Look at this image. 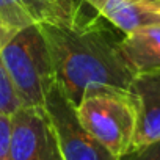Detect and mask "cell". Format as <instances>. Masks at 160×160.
Masks as SVG:
<instances>
[{
  "mask_svg": "<svg viewBox=\"0 0 160 160\" xmlns=\"http://www.w3.org/2000/svg\"><path fill=\"white\" fill-rule=\"evenodd\" d=\"M129 91L137 108V127L132 144L133 152L160 141V72L135 75Z\"/></svg>",
  "mask_w": 160,
  "mask_h": 160,
  "instance_id": "cell-6",
  "label": "cell"
},
{
  "mask_svg": "<svg viewBox=\"0 0 160 160\" xmlns=\"http://www.w3.org/2000/svg\"><path fill=\"white\" fill-rule=\"evenodd\" d=\"M11 122L13 160H64L46 107H22Z\"/></svg>",
  "mask_w": 160,
  "mask_h": 160,
  "instance_id": "cell-5",
  "label": "cell"
},
{
  "mask_svg": "<svg viewBox=\"0 0 160 160\" xmlns=\"http://www.w3.org/2000/svg\"><path fill=\"white\" fill-rule=\"evenodd\" d=\"M129 160H160V141L148 144L127 155Z\"/></svg>",
  "mask_w": 160,
  "mask_h": 160,
  "instance_id": "cell-13",
  "label": "cell"
},
{
  "mask_svg": "<svg viewBox=\"0 0 160 160\" xmlns=\"http://www.w3.org/2000/svg\"><path fill=\"white\" fill-rule=\"evenodd\" d=\"M11 116L0 115V160L11 158Z\"/></svg>",
  "mask_w": 160,
  "mask_h": 160,
  "instance_id": "cell-12",
  "label": "cell"
},
{
  "mask_svg": "<svg viewBox=\"0 0 160 160\" xmlns=\"http://www.w3.org/2000/svg\"><path fill=\"white\" fill-rule=\"evenodd\" d=\"M119 46L126 63L135 75L160 72V25L124 35Z\"/></svg>",
  "mask_w": 160,
  "mask_h": 160,
  "instance_id": "cell-8",
  "label": "cell"
},
{
  "mask_svg": "<svg viewBox=\"0 0 160 160\" xmlns=\"http://www.w3.org/2000/svg\"><path fill=\"white\" fill-rule=\"evenodd\" d=\"M33 25V21L19 0H0V46H3L18 30Z\"/></svg>",
  "mask_w": 160,
  "mask_h": 160,
  "instance_id": "cell-10",
  "label": "cell"
},
{
  "mask_svg": "<svg viewBox=\"0 0 160 160\" xmlns=\"http://www.w3.org/2000/svg\"><path fill=\"white\" fill-rule=\"evenodd\" d=\"M0 61L13 80L22 107H44L55 75L39 24L18 30L0 47Z\"/></svg>",
  "mask_w": 160,
  "mask_h": 160,
  "instance_id": "cell-3",
  "label": "cell"
},
{
  "mask_svg": "<svg viewBox=\"0 0 160 160\" xmlns=\"http://www.w3.org/2000/svg\"><path fill=\"white\" fill-rule=\"evenodd\" d=\"M124 35L160 25V0H82Z\"/></svg>",
  "mask_w": 160,
  "mask_h": 160,
  "instance_id": "cell-7",
  "label": "cell"
},
{
  "mask_svg": "<svg viewBox=\"0 0 160 160\" xmlns=\"http://www.w3.org/2000/svg\"><path fill=\"white\" fill-rule=\"evenodd\" d=\"M33 24L69 27L82 21L88 13L82 0H19Z\"/></svg>",
  "mask_w": 160,
  "mask_h": 160,
  "instance_id": "cell-9",
  "label": "cell"
},
{
  "mask_svg": "<svg viewBox=\"0 0 160 160\" xmlns=\"http://www.w3.org/2000/svg\"><path fill=\"white\" fill-rule=\"evenodd\" d=\"M0 47H2V46H0Z\"/></svg>",
  "mask_w": 160,
  "mask_h": 160,
  "instance_id": "cell-14",
  "label": "cell"
},
{
  "mask_svg": "<svg viewBox=\"0 0 160 160\" xmlns=\"http://www.w3.org/2000/svg\"><path fill=\"white\" fill-rule=\"evenodd\" d=\"M75 115L80 126L115 157L126 158L132 152L137 108L129 90L91 88L75 105Z\"/></svg>",
  "mask_w": 160,
  "mask_h": 160,
  "instance_id": "cell-2",
  "label": "cell"
},
{
  "mask_svg": "<svg viewBox=\"0 0 160 160\" xmlns=\"http://www.w3.org/2000/svg\"><path fill=\"white\" fill-rule=\"evenodd\" d=\"M55 127L64 160H124L110 154L80 126L75 107L68 101L63 90L53 83L44 104Z\"/></svg>",
  "mask_w": 160,
  "mask_h": 160,
  "instance_id": "cell-4",
  "label": "cell"
},
{
  "mask_svg": "<svg viewBox=\"0 0 160 160\" xmlns=\"http://www.w3.org/2000/svg\"><path fill=\"white\" fill-rule=\"evenodd\" d=\"M21 108H22V102L18 94V90L11 77L8 75L5 66L0 61V115L13 116Z\"/></svg>",
  "mask_w": 160,
  "mask_h": 160,
  "instance_id": "cell-11",
  "label": "cell"
},
{
  "mask_svg": "<svg viewBox=\"0 0 160 160\" xmlns=\"http://www.w3.org/2000/svg\"><path fill=\"white\" fill-rule=\"evenodd\" d=\"M39 27L49 49L55 83L74 107L91 88L129 90L135 74L121 52V38L99 14H88L69 27Z\"/></svg>",
  "mask_w": 160,
  "mask_h": 160,
  "instance_id": "cell-1",
  "label": "cell"
}]
</instances>
